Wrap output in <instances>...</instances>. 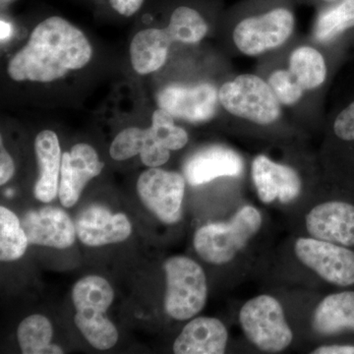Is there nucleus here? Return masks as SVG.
<instances>
[{"label":"nucleus","instance_id":"33","mask_svg":"<svg viewBox=\"0 0 354 354\" xmlns=\"http://www.w3.org/2000/svg\"><path fill=\"white\" fill-rule=\"evenodd\" d=\"M109 2L116 12L130 17L141 8L144 0H109Z\"/></svg>","mask_w":354,"mask_h":354},{"label":"nucleus","instance_id":"24","mask_svg":"<svg viewBox=\"0 0 354 354\" xmlns=\"http://www.w3.org/2000/svg\"><path fill=\"white\" fill-rule=\"evenodd\" d=\"M351 28H354V0H339L318 16L314 36L326 43Z\"/></svg>","mask_w":354,"mask_h":354},{"label":"nucleus","instance_id":"21","mask_svg":"<svg viewBox=\"0 0 354 354\" xmlns=\"http://www.w3.org/2000/svg\"><path fill=\"white\" fill-rule=\"evenodd\" d=\"M53 326L48 318L32 315L26 318L18 328L17 337L24 354L64 353L62 348L51 344Z\"/></svg>","mask_w":354,"mask_h":354},{"label":"nucleus","instance_id":"29","mask_svg":"<svg viewBox=\"0 0 354 354\" xmlns=\"http://www.w3.org/2000/svg\"><path fill=\"white\" fill-rule=\"evenodd\" d=\"M144 131L138 127H128L114 138L109 153L115 160H125L141 153Z\"/></svg>","mask_w":354,"mask_h":354},{"label":"nucleus","instance_id":"11","mask_svg":"<svg viewBox=\"0 0 354 354\" xmlns=\"http://www.w3.org/2000/svg\"><path fill=\"white\" fill-rule=\"evenodd\" d=\"M312 237L339 245L354 246V206L346 202L323 203L306 216Z\"/></svg>","mask_w":354,"mask_h":354},{"label":"nucleus","instance_id":"28","mask_svg":"<svg viewBox=\"0 0 354 354\" xmlns=\"http://www.w3.org/2000/svg\"><path fill=\"white\" fill-rule=\"evenodd\" d=\"M267 82L281 106H295L304 97V88L288 69H279L272 72Z\"/></svg>","mask_w":354,"mask_h":354},{"label":"nucleus","instance_id":"19","mask_svg":"<svg viewBox=\"0 0 354 354\" xmlns=\"http://www.w3.org/2000/svg\"><path fill=\"white\" fill-rule=\"evenodd\" d=\"M174 43L167 29H146L135 35L130 44V60L140 75L157 71L167 62Z\"/></svg>","mask_w":354,"mask_h":354},{"label":"nucleus","instance_id":"18","mask_svg":"<svg viewBox=\"0 0 354 354\" xmlns=\"http://www.w3.org/2000/svg\"><path fill=\"white\" fill-rule=\"evenodd\" d=\"M312 326L323 335L354 333V291L334 293L324 298L314 312Z\"/></svg>","mask_w":354,"mask_h":354},{"label":"nucleus","instance_id":"22","mask_svg":"<svg viewBox=\"0 0 354 354\" xmlns=\"http://www.w3.org/2000/svg\"><path fill=\"white\" fill-rule=\"evenodd\" d=\"M74 321L84 337L95 348L106 351L115 346L118 341L115 326L102 312L81 310L77 311Z\"/></svg>","mask_w":354,"mask_h":354},{"label":"nucleus","instance_id":"4","mask_svg":"<svg viewBox=\"0 0 354 354\" xmlns=\"http://www.w3.org/2000/svg\"><path fill=\"white\" fill-rule=\"evenodd\" d=\"M165 271L167 313L179 321L197 315L204 308L208 295L206 276L202 268L189 258L177 256L165 262Z\"/></svg>","mask_w":354,"mask_h":354},{"label":"nucleus","instance_id":"2","mask_svg":"<svg viewBox=\"0 0 354 354\" xmlns=\"http://www.w3.org/2000/svg\"><path fill=\"white\" fill-rule=\"evenodd\" d=\"M262 225V216L254 207H243L228 223H211L197 230L195 250L212 264L230 262L247 245Z\"/></svg>","mask_w":354,"mask_h":354},{"label":"nucleus","instance_id":"8","mask_svg":"<svg viewBox=\"0 0 354 354\" xmlns=\"http://www.w3.org/2000/svg\"><path fill=\"white\" fill-rule=\"evenodd\" d=\"M137 191L144 205L162 223L180 220L185 178L174 171L151 167L140 176Z\"/></svg>","mask_w":354,"mask_h":354},{"label":"nucleus","instance_id":"23","mask_svg":"<svg viewBox=\"0 0 354 354\" xmlns=\"http://www.w3.org/2000/svg\"><path fill=\"white\" fill-rule=\"evenodd\" d=\"M72 298L77 311L95 310L106 313L113 304L114 293L106 279L88 276L74 286Z\"/></svg>","mask_w":354,"mask_h":354},{"label":"nucleus","instance_id":"26","mask_svg":"<svg viewBox=\"0 0 354 354\" xmlns=\"http://www.w3.org/2000/svg\"><path fill=\"white\" fill-rule=\"evenodd\" d=\"M28 244L27 234L18 216L6 207H0V259L3 262L20 259Z\"/></svg>","mask_w":354,"mask_h":354},{"label":"nucleus","instance_id":"36","mask_svg":"<svg viewBox=\"0 0 354 354\" xmlns=\"http://www.w3.org/2000/svg\"><path fill=\"white\" fill-rule=\"evenodd\" d=\"M320 2H325V3H330V2L337 1V0H319Z\"/></svg>","mask_w":354,"mask_h":354},{"label":"nucleus","instance_id":"3","mask_svg":"<svg viewBox=\"0 0 354 354\" xmlns=\"http://www.w3.org/2000/svg\"><path fill=\"white\" fill-rule=\"evenodd\" d=\"M220 104L236 118L270 125L281 115V104L267 81L254 74H242L218 90Z\"/></svg>","mask_w":354,"mask_h":354},{"label":"nucleus","instance_id":"13","mask_svg":"<svg viewBox=\"0 0 354 354\" xmlns=\"http://www.w3.org/2000/svg\"><path fill=\"white\" fill-rule=\"evenodd\" d=\"M77 236L85 245L97 247L118 243L130 236L132 225L123 214H111L100 205L84 209L75 223Z\"/></svg>","mask_w":354,"mask_h":354},{"label":"nucleus","instance_id":"30","mask_svg":"<svg viewBox=\"0 0 354 354\" xmlns=\"http://www.w3.org/2000/svg\"><path fill=\"white\" fill-rule=\"evenodd\" d=\"M142 162L149 167H158L165 165L171 157V151L162 146L156 139L150 127L144 131L143 148L141 153Z\"/></svg>","mask_w":354,"mask_h":354},{"label":"nucleus","instance_id":"32","mask_svg":"<svg viewBox=\"0 0 354 354\" xmlns=\"http://www.w3.org/2000/svg\"><path fill=\"white\" fill-rule=\"evenodd\" d=\"M15 171L12 158L4 148L1 141V152H0V184L3 185L7 181L10 180Z\"/></svg>","mask_w":354,"mask_h":354},{"label":"nucleus","instance_id":"12","mask_svg":"<svg viewBox=\"0 0 354 354\" xmlns=\"http://www.w3.org/2000/svg\"><path fill=\"white\" fill-rule=\"evenodd\" d=\"M21 225L31 244L65 249L75 242V225L62 209L46 207L29 212Z\"/></svg>","mask_w":354,"mask_h":354},{"label":"nucleus","instance_id":"5","mask_svg":"<svg viewBox=\"0 0 354 354\" xmlns=\"http://www.w3.org/2000/svg\"><path fill=\"white\" fill-rule=\"evenodd\" d=\"M248 341L266 353L285 351L293 339L285 312L276 298L260 295L243 305L239 314Z\"/></svg>","mask_w":354,"mask_h":354},{"label":"nucleus","instance_id":"14","mask_svg":"<svg viewBox=\"0 0 354 354\" xmlns=\"http://www.w3.org/2000/svg\"><path fill=\"white\" fill-rule=\"evenodd\" d=\"M252 178L258 196L266 204L277 199L281 203H290L301 192V179L297 172L288 165L272 162L266 156L254 158Z\"/></svg>","mask_w":354,"mask_h":354},{"label":"nucleus","instance_id":"9","mask_svg":"<svg viewBox=\"0 0 354 354\" xmlns=\"http://www.w3.org/2000/svg\"><path fill=\"white\" fill-rule=\"evenodd\" d=\"M158 108L174 116L191 123L206 122L215 116L218 92L212 84L195 86L169 85L157 95Z\"/></svg>","mask_w":354,"mask_h":354},{"label":"nucleus","instance_id":"31","mask_svg":"<svg viewBox=\"0 0 354 354\" xmlns=\"http://www.w3.org/2000/svg\"><path fill=\"white\" fill-rule=\"evenodd\" d=\"M334 131L344 141H354V102L337 116Z\"/></svg>","mask_w":354,"mask_h":354},{"label":"nucleus","instance_id":"25","mask_svg":"<svg viewBox=\"0 0 354 354\" xmlns=\"http://www.w3.org/2000/svg\"><path fill=\"white\" fill-rule=\"evenodd\" d=\"M165 29L172 41L193 44L205 38L208 32V24L196 9L179 6L172 12L169 24Z\"/></svg>","mask_w":354,"mask_h":354},{"label":"nucleus","instance_id":"20","mask_svg":"<svg viewBox=\"0 0 354 354\" xmlns=\"http://www.w3.org/2000/svg\"><path fill=\"white\" fill-rule=\"evenodd\" d=\"M288 70L304 91L320 87L327 77L323 55L312 46H300L291 53Z\"/></svg>","mask_w":354,"mask_h":354},{"label":"nucleus","instance_id":"34","mask_svg":"<svg viewBox=\"0 0 354 354\" xmlns=\"http://www.w3.org/2000/svg\"><path fill=\"white\" fill-rule=\"evenodd\" d=\"M313 354H354V346L348 344H332L316 348Z\"/></svg>","mask_w":354,"mask_h":354},{"label":"nucleus","instance_id":"16","mask_svg":"<svg viewBox=\"0 0 354 354\" xmlns=\"http://www.w3.org/2000/svg\"><path fill=\"white\" fill-rule=\"evenodd\" d=\"M227 344V330L216 318L199 317L190 321L174 344L176 354H223Z\"/></svg>","mask_w":354,"mask_h":354},{"label":"nucleus","instance_id":"10","mask_svg":"<svg viewBox=\"0 0 354 354\" xmlns=\"http://www.w3.org/2000/svg\"><path fill=\"white\" fill-rule=\"evenodd\" d=\"M102 169L104 164L95 149L88 144H76L70 152L64 153L58 188L62 206L65 208L73 207L88 181L99 176Z\"/></svg>","mask_w":354,"mask_h":354},{"label":"nucleus","instance_id":"6","mask_svg":"<svg viewBox=\"0 0 354 354\" xmlns=\"http://www.w3.org/2000/svg\"><path fill=\"white\" fill-rule=\"evenodd\" d=\"M295 28V16L290 7L274 6L239 21L234 41L243 55L257 57L285 44Z\"/></svg>","mask_w":354,"mask_h":354},{"label":"nucleus","instance_id":"1","mask_svg":"<svg viewBox=\"0 0 354 354\" xmlns=\"http://www.w3.org/2000/svg\"><path fill=\"white\" fill-rule=\"evenodd\" d=\"M88 39L78 28L57 16L36 26L24 48L8 64L14 81L48 83L83 68L92 58Z\"/></svg>","mask_w":354,"mask_h":354},{"label":"nucleus","instance_id":"27","mask_svg":"<svg viewBox=\"0 0 354 354\" xmlns=\"http://www.w3.org/2000/svg\"><path fill=\"white\" fill-rule=\"evenodd\" d=\"M151 129L156 139L169 151H177L185 147L188 134L183 128L174 124V118L164 109L158 108L153 113Z\"/></svg>","mask_w":354,"mask_h":354},{"label":"nucleus","instance_id":"15","mask_svg":"<svg viewBox=\"0 0 354 354\" xmlns=\"http://www.w3.org/2000/svg\"><path fill=\"white\" fill-rule=\"evenodd\" d=\"M243 160L232 149L209 146L193 153L183 167L184 177L192 186L202 185L223 176H239Z\"/></svg>","mask_w":354,"mask_h":354},{"label":"nucleus","instance_id":"17","mask_svg":"<svg viewBox=\"0 0 354 354\" xmlns=\"http://www.w3.org/2000/svg\"><path fill=\"white\" fill-rule=\"evenodd\" d=\"M35 152L39 169V176L35 184L34 194L41 202L48 203L58 194V177L62 171V149L57 135L50 130L39 133L35 140Z\"/></svg>","mask_w":354,"mask_h":354},{"label":"nucleus","instance_id":"35","mask_svg":"<svg viewBox=\"0 0 354 354\" xmlns=\"http://www.w3.org/2000/svg\"><path fill=\"white\" fill-rule=\"evenodd\" d=\"M0 30H1V32H0V37H1V41H3V39H6L8 38L9 36L11 35V32H12V28H11L10 24H8V23L4 22L3 20H1V22H0Z\"/></svg>","mask_w":354,"mask_h":354},{"label":"nucleus","instance_id":"7","mask_svg":"<svg viewBox=\"0 0 354 354\" xmlns=\"http://www.w3.org/2000/svg\"><path fill=\"white\" fill-rule=\"evenodd\" d=\"M295 251L298 259L328 283L354 285V252L346 246L313 237L298 239Z\"/></svg>","mask_w":354,"mask_h":354}]
</instances>
